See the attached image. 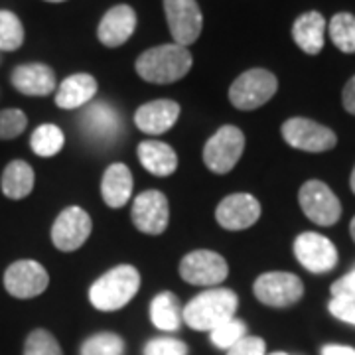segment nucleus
I'll return each instance as SVG.
<instances>
[{"label": "nucleus", "instance_id": "obj_17", "mask_svg": "<svg viewBox=\"0 0 355 355\" xmlns=\"http://www.w3.org/2000/svg\"><path fill=\"white\" fill-rule=\"evenodd\" d=\"M137 30V12L128 4H116L105 14L97 28V38L107 48H119Z\"/></svg>", "mask_w": 355, "mask_h": 355}, {"label": "nucleus", "instance_id": "obj_14", "mask_svg": "<svg viewBox=\"0 0 355 355\" xmlns=\"http://www.w3.org/2000/svg\"><path fill=\"white\" fill-rule=\"evenodd\" d=\"M294 254L300 265L316 275L330 272L331 268L338 265L336 245L328 237L320 233H312V231L300 233L294 239Z\"/></svg>", "mask_w": 355, "mask_h": 355}, {"label": "nucleus", "instance_id": "obj_4", "mask_svg": "<svg viewBox=\"0 0 355 355\" xmlns=\"http://www.w3.org/2000/svg\"><path fill=\"white\" fill-rule=\"evenodd\" d=\"M279 89V79L268 69L254 67L233 81L229 87V101L241 111H254L268 103Z\"/></svg>", "mask_w": 355, "mask_h": 355}, {"label": "nucleus", "instance_id": "obj_38", "mask_svg": "<svg viewBox=\"0 0 355 355\" xmlns=\"http://www.w3.org/2000/svg\"><path fill=\"white\" fill-rule=\"evenodd\" d=\"M322 355H355V349L349 347V345H336V343H330V345H324L322 347Z\"/></svg>", "mask_w": 355, "mask_h": 355}, {"label": "nucleus", "instance_id": "obj_26", "mask_svg": "<svg viewBox=\"0 0 355 355\" xmlns=\"http://www.w3.org/2000/svg\"><path fill=\"white\" fill-rule=\"evenodd\" d=\"M65 135L62 132V128L55 125H42L34 132L30 139V146L32 153L40 156V158H51L64 148Z\"/></svg>", "mask_w": 355, "mask_h": 355}, {"label": "nucleus", "instance_id": "obj_16", "mask_svg": "<svg viewBox=\"0 0 355 355\" xmlns=\"http://www.w3.org/2000/svg\"><path fill=\"white\" fill-rule=\"evenodd\" d=\"M79 125L83 135L93 142L109 144L121 132V116L109 103H89L85 111L79 116Z\"/></svg>", "mask_w": 355, "mask_h": 355}, {"label": "nucleus", "instance_id": "obj_3", "mask_svg": "<svg viewBox=\"0 0 355 355\" xmlns=\"http://www.w3.org/2000/svg\"><path fill=\"white\" fill-rule=\"evenodd\" d=\"M140 288V275L132 265H119L105 272L89 288V300L101 312L121 310L137 296Z\"/></svg>", "mask_w": 355, "mask_h": 355}, {"label": "nucleus", "instance_id": "obj_10", "mask_svg": "<svg viewBox=\"0 0 355 355\" xmlns=\"http://www.w3.org/2000/svg\"><path fill=\"white\" fill-rule=\"evenodd\" d=\"M91 227L93 223L87 211L79 205H69L55 217L51 225V243L64 253L77 251L89 239Z\"/></svg>", "mask_w": 355, "mask_h": 355}, {"label": "nucleus", "instance_id": "obj_39", "mask_svg": "<svg viewBox=\"0 0 355 355\" xmlns=\"http://www.w3.org/2000/svg\"><path fill=\"white\" fill-rule=\"evenodd\" d=\"M349 233H352V239L355 241V217L352 219V223H349Z\"/></svg>", "mask_w": 355, "mask_h": 355}, {"label": "nucleus", "instance_id": "obj_5", "mask_svg": "<svg viewBox=\"0 0 355 355\" xmlns=\"http://www.w3.org/2000/svg\"><path fill=\"white\" fill-rule=\"evenodd\" d=\"M245 135L239 127L225 125L217 130L203 146V162L214 174H227L241 160Z\"/></svg>", "mask_w": 355, "mask_h": 355}, {"label": "nucleus", "instance_id": "obj_2", "mask_svg": "<svg viewBox=\"0 0 355 355\" xmlns=\"http://www.w3.org/2000/svg\"><path fill=\"white\" fill-rule=\"evenodd\" d=\"M237 294L227 288H214L191 298L182 310V320L191 330L211 331L229 322L237 312Z\"/></svg>", "mask_w": 355, "mask_h": 355}, {"label": "nucleus", "instance_id": "obj_37", "mask_svg": "<svg viewBox=\"0 0 355 355\" xmlns=\"http://www.w3.org/2000/svg\"><path fill=\"white\" fill-rule=\"evenodd\" d=\"M342 103H343V109L347 111V113L355 114V76L345 83V87H343L342 93Z\"/></svg>", "mask_w": 355, "mask_h": 355}, {"label": "nucleus", "instance_id": "obj_21", "mask_svg": "<svg viewBox=\"0 0 355 355\" xmlns=\"http://www.w3.org/2000/svg\"><path fill=\"white\" fill-rule=\"evenodd\" d=\"M101 196L103 202L111 209H119V207L127 205L132 196V174H130L128 166L114 162L105 170L101 180Z\"/></svg>", "mask_w": 355, "mask_h": 355}, {"label": "nucleus", "instance_id": "obj_24", "mask_svg": "<svg viewBox=\"0 0 355 355\" xmlns=\"http://www.w3.org/2000/svg\"><path fill=\"white\" fill-rule=\"evenodd\" d=\"M34 170L32 166L24 160H12L10 164L4 168L0 186L2 193L10 200H24L34 190Z\"/></svg>", "mask_w": 355, "mask_h": 355}, {"label": "nucleus", "instance_id": "obj_33", "mask_svg": "<svg viewBox=\"0 0 355 355\" xmlns=\"http://www.w3.org/2000/svg\"><path fill=\"white\" fill-rule=\"evenodd\" d=\"M144 355H188V345L174 338H156L144 345Z\"/></svg>", "mask_w": 355, "mask_h": 355}, {"label": "nucleus", "instance_id": "obj_32", "mask_svg": "<svg viewBox=\"0 0 355 355\" xmlns=\"http://www.w3.org/2000/svg\"><path fill=\"white\" fill-rule=\"evenodd\" d=\"M28 127V116L20 109L0 111V140H12L20 137Z\"/></svg>", "mask_w": 355, "mask_h": 355}, {"label": "nucleus", "instance_id": "obj_31", "mask_svg": "<svg viewBox=\"0 0 355 355\" xmlns=\"http://www.w3.org/2000/svg\"><path fill=\"white\" fill-rule=\"evenodd\" d=\"M24 355H64L58 340L48 330H34L24 343Z\"/></svg>", "mask_w": 355, "mask_h": 355}, {"label": "nucleus", "instance_id": "obj_19", "mask_svg": "<svg viewBox=\"0 0 355 355\" xmlns=\"http://www.w3.org/2000/svg\"><path fill=\"white\" fill-rule=\"evenodd\" d=\"M12 85L28 97H46L55 89V73L46 64L18 65L12 71Z\"/></svg>", "mask_w": 355, "mask_h": 355}, {"label": "nucleus", "instance_id": "obj_28", "mask_svg": "<svg viewBox=\"0 0 355 355\" xmlns=\"http://www.w3.org/2000/svg\"><path fill=\"white\" fill-rule=\"evenodd\" d=\"M24 44V26L10 10H0V51H16Z\"/></svg>", "mask_w": 355, "mask_h": 355}, {"label": "nucleus", "instance_id": "obj_6", "mask_svg": "<svg viewBox=\"0 0 355 355\" xmlns=\"http://www.w3.org/2000/svg\"><path fill=\"white\" fill-rule=\"evenodd\" d=\"M298 202L304 216L322 227H331L342 217V203L338 196L320 180H308L300 188Z\"/></svg>", "mask_w": 355, "mask_h": 355}, {"label": "nucleus", "instance_id": "obj_42", "mask_svg": "<svg viewBox=\"0 0 355 355\" xmlns=\"http://www.w3.org/2000/svg\"><path fill=\"white\" fill-rule=\"evenodd\" d=\"M46 2H65V0H46Z\"/></svg>", "mask_w": 355, "mask_h": 355}, {"label": "nucleus", "instance_id": "obj_34", "mask_svg": "<svg viewBox=\"0 0 355 355\" xmlns=\"http://www.w3.org/2000/svg\"><path fill=\"white\" fill-rule=\"evenodd\" d=\"M328 310H330V314L334 318L355 326V300H352V298L336 296V298H331V302L328 304Z\"/></svg>", "mask_w": 355, "mask_h": 355}, {"label": "nucleus", "instance_id": "obj_41", "mask_svg": "<svg viewBox=\"0 0 355 355\" xmlns=\"http://www.w3.org/2000/svg\"><path fill=\"white\" fill-rule=\"evenodd\" d=\"M270 355H288V354H284V352H277V354H270Z\"/></svg>", "mask_w": 355, "mask_h": 355}, {"label": "nucleus", "instance_id": "obj_18", "mask_svg": "<svg viewBox=\"0 0 355 355\" xmlns=\"http://www.w3.org/2000/svg\"><path fill=\"white\" fill-rule=\"evenodd\" d=\"M180 105L170 99H158L142 105L135 113V125L146 135H162L176 125Z\"/></svg>", "mask_w": 355, "mask_h": 355}, {"label": "nucleus", "instance_id": "obj_13", "mask_svg": "<svg viewBox=\"0 0 355 355\" xmlns=\"http://www.w3.org/2000/svg\"><path fill=\"white\" fill-rule=\"evenodd\" d=\"M130 217L135 227L146 235L164 233L170 221L168 198L160 190H146L135 198Z\"/></svg>", "mask_w": 355, "mask_h": 355}, {"label": "nucleus", "instance_id": "obj_8", "mask_svg": "<svg viewBox=\"0 0 355 355\" xmlns=\"http://www.w3.org/2000/svg\"><path fill=\"white\" fill-rule=\"evenodd\" d=\"M282 137L288 146L304 153H328L338 144V137L331 128L304 116L288 119L282 125Z\"/></svg>", "mask_w": 355, "mask_h": 355}, {"label": "nucleus", "instance_id": "obj_9", "mask_svg": "<svg viewBox=\"0 0 355 355\" xmlns=\"http://www.w3.org/2000/svg\"><path fill=\"white\" fill-rule=\"evenodd\" d=\"M227 275V261L216 251H191L180 263V277L196 286H217Z\"/></svg>", "mask_w": 355, "mask_h": 355}, {"label": "nucleus", "instance_id": "obj_25", "mask_svg": "<svg viewBox=\"0 0 355 355\" xmlns=\"http://www.w3.org/2000/svg\"><path fill=\"white\" fill-rule=\"evenodd\" d=\"M150 320L162 331H176L182 326L180 300L172 292H160L150 304Z\"/></svg>", "mask_w": 355, "mask_h": 355}, {"label": "nucleus", "instance_id": "obj_1", "mask_svg": "<svg viewBox=\"0 0 355 355\" xmlns=\"http://www.w3.org/2000/svg\"><path fill=\"white\" fill-rule=\"evenodd\" d=\"M191 62L193 60L188 48L178 44H164L140 53L135 67L144 81L166 85L188 76Z\"/></svg>", "mask_w": 355, "mask_h": 355}, {"label": "nucleus", "instance_id": "obj_40", "mask_svg": "<svg viewBox=\"0 0 355 355\" xmlns=\"http://www.w3.org/2000/svg\"><path fill=\"white\" fill-rule=\"evenodd\" d=\"M349 184H352V191L355 193V168H354V172H352V180H349Z\"/></svg>", "mask_w": 355, "mask_h": 355}, {"label": "nucleus", "instance_id": "obj_29", "mask_svg": "<svg viewBox=\"0 0 355 355\" xmlns=\"http://www.w3.org/2000/svg\"><path fill=\"white\" fill-rule=\"evenodd\" d=\"M81 355H125V342L111 331L95 334L83 342Z\"/></svg>", "mask_w": 355, "mask_h": 355}, {"label": "nucleus", "instance_id": "obj_15", "mask_svg": "<svg viewBox=\"0 0 355 355\" xmlns=\"http://www.w3.org/2000/svg\"><path fill=\"white\" fill-rule=\"evenodd\" d=\"M261 217V203L251 193H231L217 205V223L227 231H243L253 227Z\"/></svg>", "mask_w": 355, "mask_h": 355}, {"label": "nucleus", "instance_id": "obj_36", "mask_svg": "<svg viewBox=\"0 0 355 355\" xmlns=\"http://www.w3.org/2000/svg\"><path fill=\"white\" fill-rule=\"evenodd\" d=\"M331 296H342V298H352L355 300V268L352 272H347L345 277L336 280L331 284Z\"/></svg>", "mask_w": 355, "mask_h": 355}, {"label": "nucleus", "instance_id": "obj_27", "mask_svg": "<svg viewBox=\"0 0 355 355\" xmlns=\"http://www.w3.org/2000/svg\"><path fill=\"white\" fill-rule=\"evenodd\" d=\"M330 38L343 53H355V16L338 12L330 20Z\"/></svg>", "mask_w": 355, "mask_h": 355}, {"label": "nucleus", "instance_id": "obj_30", "mask_svg": "<svg viewBox=\"0 0 355 355\" xmlns=\"http://www.w3.org/2000/svg\"><path fill=\"white\" fill-rule=\"evenodd\" d=\"M245 336H247V326H245V322L237 320V318H231L229 322H225V324L217 326L216 330L209 331V340L219 349L233 347Z\"/></svg>", "mask_w": 355, "mask_h": 355}, {"label": "nucleus", "instance_id": "obj_22", "mask_svg": "<svg viewBox=\"0 0 355 355\" xmlns=\"http://www.w3.org/2000/svg\"><path fill=\"white\" fill-rule=\"evenodd\" d=\"M324 36H326V20L316 10L298 16L292 26V38L296 46L308 55H318L322 51Z\"/></svg>", "mask_w": 355, "mask_h": 355}, {"label": "nucleus", "instance_id": "obj_23", "mask_svg": "<svg viewBox=\"0 0 355 355\" xmlns=\"http://www.w3.org/2000/svg\"><path fill=\"white\" fill-rule=\"evenodd\" d=\"M139 160L153 176H172L178 168L176 150L160 140H142L139 144Z\"/></svg>", "mask_w": 355, "mask_h": 355}, {"label": "nucleus", "instance_id": "obj_11", "mask_svg": "<svg viewBox=\"0 0 355 355\" xmlns=\"http://www.w3.org/2000/svg\"><path fill=\"white\" fill-rule=\"evenodd\" d=\"M50 284V275L38 261L22 259L4 270V288L14 298H36Z\"/></svg>", "mask_w": 355, "mask_h": 355}, {"label": "nucleus", "instance_id": "obj_12", "mask_svg": "<svg viewBox=\"0 0 355 355\" xmlns=\"http://www.w3.org/2000/svg\"><path fill=\"white\" fill-rule=\"evenodd\" d=\"M164 12L174 44L188 48L198 42L203 16L196 0H164Z\"/></svg>", "mask_w": 355, "mask_h": 355}, {"label": "nucleus", "instance_id": "obj_20", "mask_svg": "<svg viewBox=\"0 0 355 355\" xmlns=\"http://www.w3.org/2000/svg\"><path fill=\"white\" fill-rule=\"evenodd\" d=\"M97 93V79L89 73H76L65 77L55 93V105L60 109H79L93 101Z\"/></svg>", "mask_w": 355, "mask_h": 355}, {"label": "nucleus", "instance_id": "obj_7", "mask_svg": "<svg viewBox=\"0 0 355 355\" xmlns=\"http://www.w3.org/2000/svg\"><path fill=\"white\" fill-rule=\"evenodd\" d=\"M254 296L270 308H288L304 296V284L292 272H265L254 280Z\"/></svg>", "mask_w": 355, "mask_h": 355}, {"label": "nucleus", "instance_id": "obj_35", "mask_svg": "<svg viewBox=\"0 0 355 355\" xmlns=\"http://www.w3.org/2000/svg\"><path fill=\"white\" fill-rule=\"evenodd\" d=\"M265 340H261L257 336H245L233 347H229L225 355H265Z\"/></svg>", "mask_w": 355, "mask_h": 355}]
</instances>
